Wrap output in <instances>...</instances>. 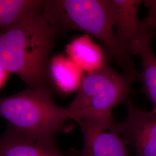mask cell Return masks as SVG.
<instances>
[{
	"label": "cell",
	"mask_w": 156,
	"mask_h": 156,
	"mask_svg": "<svg viewBox=\"0 0 156 156\" xmlns=\"http://www.w3.org/2000/svg\"><path fill=\"white\" fill-rule=\"evenodd\" d=\"M10 73H7L4 69L0 67V89L5 83Z\"/></svg>",
	"instance_id": "4fadbf2b"
},
{
	"label": "cell",
	"mask_w": 156,
	"mask_h": 156,
	"mask_svg": "<svg viewBox=\"0 0 156 156\" xmlns=\"http://www.w3.org/2000/svg\"><path fill=\"white\" fill-rule=\"evenodd\" d=\"M107 3L117 44L131 56L137 42L153 37L156 24L147 17L142 21L139 20L138 9L142 1L107 0Z\"/></svg>",
	"instance_id": "5b68a950"
},
{
	"label": "cell",
	"mask_w": 156,
	"mask_h": 156,
	"mask_svg": "<svg viewBox=\"0 0 156 156\" xmlns=\"http://www.w3.org/2000/svg\"><path fill=\"white\" fill-rule=\"evenodd\" d=\"M151 38L143 39L134 45L131 55L140 56L142 60V72L139 80L142 83V90L153 105L156 113V56L151 47Z\"/></svg>",
	"instance_id": "30bf717a"
},
{
	"label": "cell",
	"mask_w": 156,
	"mask_h": 156,
	"mask_svg": "<svg viewBox=\"0 0 156 156\" xmlns=\"http://www.w3.org/2000/svg\"><path fill=\"white\" fill-rule=\"evenodd\" d=\"M68 57L83 72L92 73L108 64L106 54L87 35L73 40L66 48Z\"/></svg>",
	"instance_id": "9c48e42d"
},
{
	"label": "cell",
	"mask_w": 156,
	"mask_h": 156,
	"mask_svg": "<svg viewBox=\"0 0 156 156\" xmlns=\"http://www.w3.org/2000/svg\"><path fill=\"white\" fill-rule=\"evenodd\" d=\"M83 73L68 57L57 55L50 60V79L63 93H71L79 89L84 78Z\"/></svg>",
	"instance_id": "8fae6325"
},
{
	"label": "cell",
	"mask_w": 156,
	"mask_h": 156,
	"mask_svg": "<svg viewBox=\"0 0 156 156\" xmlns=\"http://www.w3.org/2000/svg\"><path fill=\"white\" fill-rule=\"evenodd\" d=\"M0 116L29 138L55 146V137L69 119L68 109L57 105L51 95L28 88L0 99Z\"/></svg>",
	"instance_id": "3957f363"
},
{
	"label": "cell",
	"mask_w": 156,
	"mask_h": 156,
	"mask_svg": "<svg viewBox=\"0 0 156 156\" xmlns=\"http://www.w3.org/2000/svg\"><path fill=\"white\" fill-rule=\"evenodd\" d=\"M43 8L0 31V67L19 76L29 88L52 96L49 64L57 34Z\"/></svg>",
	"instance_id": "6da1fadb"
},
{
	"label": "cell",
	"mask_w": 156,
	"mask_h": 156,
	"mask_svg": "<svg viewBox=\"0 0 156 156\" xmlns=\"http://www.w3.org/2000/svg\"><path fill=\"white\" fill-rule=\"evenodd\" d=\"M138 79L116 72L108 64L88 73L84 77L78 94L67 108L69 119H84L97 123L113 124L112 111L127 103L133 84Z\"/></svg>",
	"instance_id": "277c9868"
},
{
	"label": "cell",
	"mask_w": 156,
	"mask_h": 156,
	"mask_svg": "<svg viewBox=\"0 0 156 156\" xmlns=\"http://www.w3.org/2000/svg\"><path fill=\"white\" fill-rule=\"evenodd\" d=\"M81 129L83 147L80 156H129L127 144L115 128L87 119L76 120Z\"/></svg>",
	"instance_id": "52a82bcc"
},
{
	"label": "cell",
	"mask_w": 156,
	"mask_h": 156,
	"mask_svg": "<svg viewBox=\"0 0 156 156\" xmlns=\"http://www.w3.org/2000/svg\"><path fill=\"white\" fill-rule=\"evenodd\" d=\"M0 156H67L55 146L45 145L9 125L0 140Z\"/></svg>",
	"instance_id": "ba28073f"
},
{
	"label": "cell",
	"mask_w": 156,
	"mask_h": 156,
	"mask_svg": "<svg viewBox=\"0 0 156 156\" xmlns=\"http://www.w3.org/2000/svg\"><path fill=\"white\" fill-rule=\"evenodd\" d=\"M127 115L115 128L127 145L134 148L135 156H156V113L145 111L127 103Z\"/></svg>",
	"instance_id": "8992f818"
},
{
	"label": "cell",
	"mask_w": 156,
	"mask_h": 156,
	"mask_svg": "<svg viewBox=\"0 0 156 156\" xmlns=\"http://www.w3.org/2000/svg\"><path fill=\"white\" fill-rule=\"evenodd\" d=\"M45 1L0 0V31L9 28L32 12L42 9Z\"/></svg>",
	"instance_id": "7c38bea8"
},
{
	"label": "cell",
	"mask_w": 156,
	"mask_h": 156,
	"mask_svg": "<svg viewBox=\"0 0 156 156\" xmlns=\"http://www.w3.org/2000/svg\"><path fill=\"white\" fill-rule=\"evenodd\" d=\"M42 14L56 34L78 31L100 41L124 73L139 80L134 60L117 44L107 0L45 1Z\"/></svg>",
	"instance_id": "7a4b0ae2"
}]
</instances>
